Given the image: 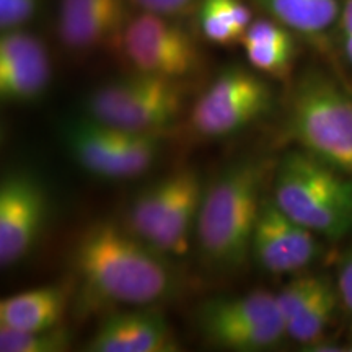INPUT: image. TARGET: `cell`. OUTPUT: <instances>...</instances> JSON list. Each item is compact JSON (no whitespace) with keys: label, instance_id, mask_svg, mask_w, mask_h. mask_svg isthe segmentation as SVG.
<instances>
[{"label":"cell","instance_id":"7","mask_svg":"<svg viewBox=\"0 0 352 352\" xmlns=\"http://www.w3.org/2000/svg\"><path fill=\"white\" fill-rule=\"evenodd\" d=\"M197 327L210 344L239 352L267 351L287 336L276 296L267 290L202 303Z\"/></svg>","mask_w":352,"mask_h":352},{"label":"cell","instance_id":"28","mask_svg":"<svg viewBox=\"0 0 352 352\" xmlns=\"http://www.w3.org/2000/svg\"><path fill=\"white\" fill-rule=\"evenodd\" d=\"M349 351H351V352H352V342H351V347H349Z\"/></svg>","mask_w":352,"mask_h":352},{"label":"cell","instance_id":"21","mask_svg":"<svg viewBox=\"0 0 352 352\" xmlns=\"http://www.w3.org/2000/svg\"><path fill=\"white\" fill-rule=\"evenodd\" d=\"M338 297V289H334L331 280L328 279L318 294L298 311V315L285 324L287 338L305 346L316 344L331 323Z\"/></svg>","mask_w":352,"mask_h":352},{"label":"cell","instance_id":"14","mask_svg":"<svg viewBox=\"0 0 352 352\" xmlns=\"http://www.w3.org/2000/svg\"><path fill=\"white\" fill-rule=\"evenodd\" d=\"M65 308L67 290L60 285L25 290L0 302V327L21 331H46L59 327Z\"/></svg>","mask_w":352,"mask_h":352},{"label":"cell","instance_id":"15","mask_svg":"<svg viewBox=\"0 0 352 352\" xmlns=\"http://www.w3.org/2000/svg\"><path fill=\"white\" fill-rule=\"evenodd\" d=\"M51 82V63L43 43L10 63L0 65V96L8 103H33Z\"/></svg>","mask_w":352,"mask_h":352},{"label":"cell","instance_id":"27","mask_svg":"<svg viewBox=\"0 0 352 352\" xmlns=\"http://www.w3.org/2000/svg\"><path fill=\"white\" fill-rule=\"evenodd\" d=\"M340 25L342 47H344L347 60L352 64V0H344V2H342Z\"/></svg>","mask_w":352,"mask_h":352},{"label":"cell","instance_id":"25","mask_svg":"<svg viewBox=\"0 0 352 352\" xmlns=\"http://www.w3.org/2000/svg\"><path fill=\"white\" fill-rule=\"evenodd\" d=\"M338 294L347 310L352 314V250L346 253L338 271Z\"/></svg>","mask_w":352,"mask_h":352},{"label":"cell","instance_id":"20","mask_svg":"<svg viewBox=\"0 0 352 352\" xmlns=\"http://www.w3.org/2000/svg\"><path fill=\"white\" fill-rule=\"evenodd\" d=\"M252 10L241 0H202L199 25L204 36L215 44L241 43L252 25Z\"/></svg>","mask_w":352,"mask_h":352},{"label":"cell","instance_id":"6","mask_svg":"<svg viewBox=\"0 0 352 352\" xmlns=\"http://www.w3.org/2000/svg\"><path fill=\"white\" fill-rule=\"evenodd\" d=\"M63 139L77 164L103 179L138 178L160 152L158 134L124 131L90 116L65 122Z\"/></svg>","mask_w":352,"mask_h":352},{"label":"cell","instance_id":"19","mask_svg":"<svg viewBox=\"0 0 352 352\" xmlns=\"http://www.w3.org/2000/svg\"><path fill=\"white\" fill-rule=\"evenodd\" d=\"M188 170L175 171L166 178L152 183L144 191H140L132 201L129 212H127V228L144 241L155 230V227L164 219L166 210L173 204L178 196Z\"/></svg>","mask_w":352,"mask_h":352},{"label":"cell","instance_id":"4","mask_svg":"<svg viewBox=\"0 0 352 352\" xmlns=\"http://www.w3.org/2000/svg\"><path fill=\"white\" fill-rule=\"evenodd\" d=\"M290 127L308 153L352 178V98L336 82L307 74L294 94Z\"/></svg>","mask_w":352,"mask_h":352},{"label":"cell","instance_id":"8","mask_svg":"<svg viewBox=\"0 0 352 352\" xmlns=\"http://www.w3.org/2000/svg\"><path fill=\"white\" fill-rule=\"evenodd\" d=\"M267 83L241 67L223 70L192 107L191 126L206 138H226L271 111Z\"/></svg>","mask_w":352,"mask_h":352},{"label":"cell","instance_id":"18","mask_svg":"<svg viewBox=\"0 0 352 352\" xmlns=\"http://www.w3.org/2000/svg\"><path fill=\"white\" fill-rule=\"evenodd\" d=\"M126 25V7L118 3L76 16L57 19V34L70 50H90L120 36Z\"/></svg>","mask_w":352,"mask_h":352},{"label":"cell","instance_id":"11","mask_svg":"<svg viewBox=\"0 0 352 352\" xmlns=\"http://www.w3.org/2000/svg\"><path fill=\"white\" fill-rule=\"evenodd\" d=\"M316 233L290 219L272 196L263 197L252 240V256L271 274H289L320 256Z\"/></svg>","mask_w":352,"mask_h":352},{"label":"cell","instance_id":"17","mask_svg":"<svg viewBox=\"0 0 352 352\" xmlns=\"http://www.w3.org/2000/svg\"><path fill=\"white\" fill-rule=\"evenodd\" d=\"M272 20L290 32L321 36L340 21L341 0H254Z\"/></svg>","mask_w":352,"mask_h":352},{"label":"cell","instance_id":"13","mask_svg":"<svg viewBox=\"0 0 352 352\" xmlns=\"http://www.w3.org/2000/svg\"><path fill=\"white\" fill-rule=\"evenodd\" d=\"M202 186L199 175L188 170L178 196L166 210L164 219L155 227L145 243L164 256H184L189 248V235L196 228L202 202Z\"/></svg>","mask_w":352,"mask_h":352},{"label":"cell","instance_id":"5","mask_svg":"<svg viewBox=\"0 0 352 352\" xmlns=\"http://www.w3.org/2000/svg\"><path fill=\"white\" fill-rule=\"evenodd\" d=\"M183 109L176 80L138 72L96 88L87 100V116L131 132L158 134Z\"/></svg>","mask_w":352,"mask_h":352},{"label":"cell","instance_id":"3","mask_svg":"<svg viewBox=\"0 0 352 352\" xmlns=\"http://www.w3.org/2000/svg\"><path fill=\"white\" fill-rule=\"evenodd\" d=\"M272 199L290 219L324 239L352 233V178L305 152L277 165Z\"/></svg>","mask_w":352,"mask_h":352},{"label":"cell","instance_id":"23","mask_svg":"<svg viewBox=\"0 0 352 352\" xmlns=\"http://www.w3.org/2000/svg\"><path fill=\"white\" fill-rule=\"evenodd\" d=\"M38 0H0V28L2 32L20 28L36 12Z\"/></svg>","mask_w":352,"mask_h":352},{"label":"cell","instance_id":"22","mask_svg":"<svg viewBox=\"0 0 352 352\" xmlns=\"http://www.w3.org/2000/svg\"><path fill=\"white\" fill-rule=\"evenodd\" d=\"M70 347V334L65 328L56 327L46 331H21L0 327L2 352H63Z\"/></svg>","mask_w":352,"mask_h":352},{"label":"cell","instance_id":"9","mask_svg":"<svg viewBox=\"0 0 352 352\" xmlns=\"http://www.w3.org/2000/svg\"><path fill=\"white\" fill-rule=\"evenodd\" d=\"M120 41L132 67L147 76L178 80L189 76L199 63L192 38L158 13L144 10L126 21Z\"/></svg>","mask_w":352,"mask_h":352},{"label":"cell","instance_id":"12","mask_svg":"<svg viewBox=\"0 0 352 352\" xmlns=\"http://www.w3.org/2000/svg\"><path fill=\"white\" fill-rule=\"evenodd\" d=\"M173 334L165 316L151 308L118 311L100 324L88 342L91 352H171Z\"/></svg>","mask_w":352,"mask_h":352},{"label":"cell","instance_id":"2","mask_svg":"<svg viewBox=\"0 0 352 352\" xmlns=\"http://www.w3.org/2000/svg\"><path fill=\"white\" fill-rule=\"evenodd\" d=\"M264 176V162L240 160L228 166L202 196L197 245L212 266L232 270L252 254Z\"/></svg>","mask_w":352,"mask_h":352},{"label":"cell","instance_id":"24","mask_svg":"<svg viewBox=\"0 0 352 352\" xmlns=\"http://www.w3.org/2000/svg\"><path fill=\"white\" fill-rule=\"evenodd\" d=\"M118 3H124V0H60L59 19H63V16L83 15V13L118 6Z\"/></svg>","mask_w":352,"mask_h":352},{"label":"cell","instance_id":"26","mask_svg":"<svg viewBox=\"0 0 352 352\" xmlns=\"http://www.w3.org/2000/svg\"><path fill=\"white\" fill-rule=\"evenodd\" d=\"M134 2L142 7L145 12L158 13V15L166 16L183 12L184 8H188L195 0H134Z\"/></svg>","mask_w":352,"mask_h":352},{"label":"cell","instance_id":"1","mask_svg":"<svg viewBox=\"0 0 352 352\" xmlns=\"http://www.w3.org/2000/svg\"><path fill=\"white\" fill-rule=\"evenodd\" d=\"M74 266L82 294L94 303L145 307L164 300L173 289L166 256L113 222L96 223L83 233Z\"/></svg>","mask_w":352,"mask_h":352},{"label":"cell","instance_id":"16","mask_svg":"<svg viewBox=\"0 0 352 352\" xmlns=\"http://www.w3.org/2000/svg\"><path fill=\"white\" fill-rule=\"evenodd\" d=\"M248 63L259 72L284 76L292 64L294 44L290 30L276 20H253L241 38Z\"/></svg>","mask_w":352,"mask_h":352},{"label":"cell","instance_id":"10","mask_svg":"<svg viewBox=\"0 0 352 352\" xmlns=\"http://www.w3.org/2000/svg\"><path fill=\"white\" fill-rule=\"evenodd\" d=\"M47 214L46 192L28 173L7 175L0 184V264L28 256L36 245Z\"/></svg>","mask_w":352,"mask_h":352}]
</instances>
